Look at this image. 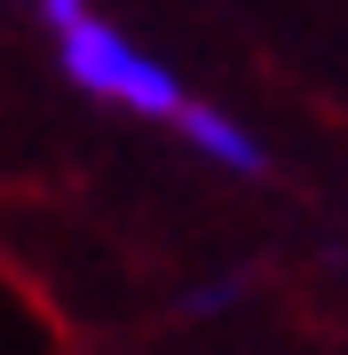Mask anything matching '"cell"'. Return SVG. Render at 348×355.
I'll return each mask as SVG.
<instances>
[{"label":"cell","mask_w":348,"mask_h":355,"mask_svg":"<svg viewBox=\"0 0 348 355\" xmlns=\"http://www.w3.org/2000/svg\"><path fill=\"white\" fill-rule=\"evenodd\" d=\"M56 64L64 79L88 103H111V111H135V119H174L182 111V79L158 64V55H142L127 32L111 24V16H72L64 32H56Z\"/></svg>","instance_id":"cell-1"},{"label":"cell","mask_w":348,"mask_h":355,"mask_svg":"<svg viewBox=\"0 0 348 355\" xmlns=\"http://www.w3.org/2000/svg\"><path fill=\"white\" fill-rule=\"evenodd\" d=\"M167 127H182V142H190L206 166H222V174H261V166H270L261 135H254V127H238V119H230V111H214V103H190V95H182V111L167 119Z\"/></svg>","instance_id":"cell-2"},{"label":"cell","mask_w":348,"mask_h":355,"mask_svg":"<svg viewBox=\"0 0 348 355\" xmlns=\"http://www.w3.org/2000/svg\"><path fill=\"white\" fill-rule=\"evenodd\" d=\"M238 300H245V277H230V284H206V292H190V300H182V316H190V324H206V316H230Z\"/></svg>","instance_id":"cell-3"},{"label":"cell","mask_w":348,"mask_h":355,"mask_svg":"<svg viewBox=\"0 0 348 355\" xmlns=\"http://www.w3.org/2000/svg\"><path fill=\"white\" fill-rule=\"evenodd\" d=\"M32 8H40V24H48V32H64L72 16H88V0H32Z\"/></svg>","instance_id":"cell-4"}]
</instances>
